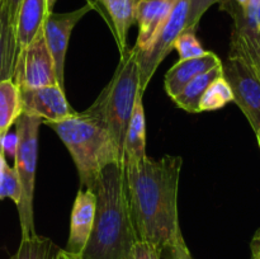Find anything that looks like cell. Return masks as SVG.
Listing matches in <instances>:
<instances>
[{
	"label": "cell",
	"mask_w": 260,
	"mask_h": 259,
	"mask_svg": "<svg viewBox=\"0 0 260 259\" xmlns=\"http://www.w3.org/2000/svg\"><path fill=\"white\" fill-rule=\"evenodd\" d=\"M126 259H161L160 253L149 243L137 240Z\"/></svg>",
	"instance_id": "484cf974"
},
{
	"label": "cell",
	"mask_w": 260,
	"mask_h": 259,
	"mask_svg": "<svg viewBox=\"0 0 260 259\" xmlns=\"http://www.w3.org/2000/svg\"><path fill=\"white\" fill-rule=\"evenodd\" d=\"M94 8L107 18L108 25L116 38L119 53L127 50V35L136 23V9L139 0H88Z\"/></svg>",
	"instance_id": "4fadbf2b"
},
{
	"label": "cell",
	"mask_w": 260,
	"mask_h": 259,
	"mask_svg": "<svg viewBox=\"0 0 260 259\" xmlns=\"http://www.w3.org/2000/svg\"><path fill=\"white\" fill-rule=\"evenodd\" d=\"M222 76L230 85L234 101L245 114L254 131L260 128V81L238 56L229 55L222 63Z\"/></svg>",
	"instance_id": "ba28073f"
},
{
	"label": "cell",
	"mask_w": 260,
	"mask_h": 259,
	"mask_svg": "<svg viewBox=\"0 0 260 259\" xmlns=\"http://www.w3.org/2000/svg\"><path fill=\"white\" fill-rule=\"evenodd\" d=\"M173 50H177L179 60L194 58L207 52L201 45L197 36H196V32H193V30H183L175 40Z\"/></svg>",
	"instance_id": "603a6c76"
},
{
	"label": "cell",
	"mask_w": 260,
	"mask_h": 259,
	"mask_svg": "<svg viewBox=\"0 0 260 259\" xmlns=\"http://www.w3.org/2000/svg\"><path fill=\"white\" fill-rule=\"evenodd\" d=\"M42 119L33 114L22 112L15 121L18 135V147L14 156V170L19 179L20 202L17 206L22 238L36 235L33 216V196H35L36 168L38 157V136Z\"/></svg>",
	"instance_id": "5b68a950"
},
{
	"label": "cell",
	"mask_w": 260,
	"mask_h": 259,
	"mask_svg": "<svg viewBox=\"0 0 260 259\" xmlns=\"http://www.w3.org/2000/svg\"><path fill=\"white\" fill-rule=\"evenodd\" d=\"M0 2H2V0H0Z\"/></svg>",
	"instance_id": "8d00e7d4"
},
{
	"label": "cell",
	"mask_w": 260,
	"mask_h": 259,
	"mask_svg": "<svg viewBox=\"0 0 260 259\" xmlns=\"http://www.w3.org/2000/svg\"><path fill=\"white\" fill-rule=\"evenodd\" d=\"M20 196L22 190H20L17 172L14 168H10L4 160L0 164V201L4 198H10L18 206L20 202Z\"/></svg>",
	"instance_id": "7402d4cb"
},
{
	"label": "cell",
	"mask_w": 260,
	"mask_h": 259,
	"mask_svg": "<svg viewBox=\"0 0 260 259\" xmlns=\"http://www.w3.org/2000/svg\"><path fill=\"white\" fill-rule=\"evenodd\" d=\"M251 259H260V253H251Z\"/></svg>",
	"instance_id": "d6a6232c"
},
{
	"label": "cell",
	"mask_w": 260,
	"mask_h": 259,
	"mask_svg": "<svg viewBox=\"0 0 260 259\" xmlns=\"http://www.w3.org/2000/svg\"><path fill=\"white\" fill-rule=\"evenodd\" d=\"M22 0H3V7H4L5 13H7L8 20L13 29L15 30V24H17L18 10H19Z\"/></svg>",
	"instance_id": "4316f807"
},
{
	"label": "cell",
	"mask_w": 260,
	"mask_h": 259,
	"mask_svg": "<svg viewBox=\"0 0 260 259\" xmlns=\"http://www.w3.org/2000/svg\"><path fill=\"white\" fill-rule=\"evenodd\" d=\"M140 93V68L136 51L127 48L121 53L119 63L111 81L101 91L98 98L85 111L90 118L98 121L116 144L121 159H123V145L127 127L134 112L135 102Z\"/></svg>",
	"instance_id": "277c9868"
},
{
	"label": "cell",
	"mask_w": 260,
	"mask_h": 259,
	"mask_svg": "<svg viewBox=\"0 0 260 259\" xmlns=\"http://www.w3.org/2000/svg\"><path fill=\"white\" fill-rule=\"evenodd\" d=\"M94 193L93 228L80 259H126L139 239L129 215L121 163L109 164L102 170Z\"/></svg>",
	"instance_id": "7a4b0ae2"
},
{
	"label": "cell",
	"mask_w": 260,
	"mask_h": 259,
	"mask_svg": "<svg viewBox=\"0 0 260 259\" xmlns=\"http://www.w3.org/2000/svg\"><path fill=\"white\" fill-rule=\"evenodd\" d=\"M95 215V193L79 189L70 217V233L65 250L80 256L91 233Z\"/></svg>",
	"instance_id": "8fae6325"
},
{
	"label": "cell",
	"mask_w": 260,
	"mask_h": 259,
	"mask_svg": "<svg viewBox=\"0 0 260 259\" xmlns=\"http://www.w3.org/2000/svg\"><path fill=\"white\" fill-rule=\"evenodd\" d=\"M2 147H3V152H4V156L5 154H8L9 156L14 157L15 156V151H17V147H18V135L17 132H7V134L3 136V141H2Z\"/></svg>",
	"instance_id": "83f0119b"
},
{
	"label": "cell",
	"mask_w": 260,
	"mask_h": 259,
	"mask_svg": "<svg viewBox=\"0 0 260 259\" xmlns=\"http://www.w3.org/2000/svg\"><path fill=\"white\" fill-rule=\"evenodd\" d=\"M234 101L230 85L223 76L216 79L203 94L200 102V113L207 111H217Z\"/></svg>",
	"instance_id": "44dd1931"
},
{
	"label": "cell",
	"mask_w": 260,
	"mask_h": 259,
	"mask_svg": "<svg viewBox=\"0 0 260 259\" xmlns=\"http://www.w3.org/2000/svg\"><path fill=\"white\" fill-rule=\"evenodd\" d=\"M175 3L177 0H139L136 9L139 35L134 46L135 50H145L152 42L169 18Z\"/></svg>",
	"instance_id": "7c38bea8"
},
{
	"label": "cell",
	"mask_w": 260,
	"mask_h": 259,
	"mask_svg": "<svg viewBox=\"0 0 260 259\" xmlns=\"http://www.w3.org/2000/svg\"><path fill=\"white\" fill-rule=\"evenodd\" d=\"M94 4L86 2L84 7L68 13H50L46 15L43 22V35L46 43L52 55L55 62L56 75L61 88L65 89V58L68 52V46L70 42V36L75 25L81 20V18L89 12L94 10Z\"/></svg>",
	"instance_id": "9c48e42d"
},
{
	"label": "cell",
	"mask_w": 260,
	"mask_h": 259,
	"mask_svg": "<svg viewBox=\"0 0 260 259\" xmlns=\"http://www.w3.org/2000/svg\"><path fill=\"white\" fill-rule=\"evenodd\" d=\"M5 160V156H4V154H0V164H2L3 161H4Z\"/></svg>",
	"instance_id": "d590c367"
},
{
	"label": "cell",
	"mask_w": 260,
	"mask_h": 259,
	"mask_svg": "<svg viewBox=\"0 0 260 259\" xmlns=\"http://www.w3.org/2000/svg\"><path fill=\"white\" fill-rule=\"evenodd\" d=\"M22 113L20 91L13 79L0 80V132L4 136Z\"/></svg>",
	"instance_id": "d6986e66"
},
{
	"label": "cell",
	"mask_w": 260,
	"mask_h": 259,
	"mask_svg": "<svg viewBox=\"0 0 260 259\" xmlns=\"http://www.w3.org/2000/svg\"><path fill=\"white\" fill-rule=\"evenodd\" d=\"M160 256L162 259H193L182 233L178 234L177 238L162 249Z\"/></svg>",
	"instance_id": "d4e9b609"
},
{
	"label": "cell",
	"mask_w": 260,
	"mask_h": 259,
	"mask_svg": "<svg viewBox=\"0 0 260 259\" xmlns=\"http://www.w3.org/2000/svg\"><path fill=\"white\" fill-rule=\"evenodd\" d=\"M255 135H256V139H258V144H259V146H260V128L255 132Z\"/></svg>",
	"instance_id": "e575fe53"
},
{
	"label": "cell",
	"mask_w": 260,
	"mask_h": 259,
	"mask_svg": "<svg viewBox=\"0 0 260 259\" xmlns=\"http://www.w3.org/2000/svg\"><path fill=\"white\" fill-rule=\"evenodd\" d=\"M221 76H222V65L216 66V68L208 70L207 73L201 74L192 81H189L183 88V90L173 98V101L179 108L184 109L185 112L200 113V102L203 94L207 90L208 86Z\"/></svg>",
	"instance_id": "e0dca14e"
},
{
	"label": "cell",
	"mask_w": 260,
	"mask_h": 259,
	"mask_svg": "<svg viewBox=\"0 0 260 259\" xmlns=\"http://www.w3.org/2000/svg\"><path fill=\"white\" fill-rule=\"evenodd\" d=\"M188 14V0H177L169 18L159 30L152 42L145 50L136 51L140 68V85L141 90H146L155 71L159 68L168 53L173 50L175 40L184 30Z\"/></svg>",
	"instance_id": "52a82bcc"
},
{
	"label": "cell",
	"mask_w": 260,
	"mask_h": 259,
	"mask_svg": "<svg viewBox=\"0 0 260 259\" xmlns=\"http://www.w3.org/2000/svg\"><path fill=\"white\" fill-rule=\"evenodd\" d=\"M223 0H188V14L184 30L197 32L198 24H200L205 13L212 5L221 4Z\"/></svg>",
	"instance_id": "cb8c5ba5"
},
{
	"label": "cell",
	"mask_w": 260,
	"mask_h": 259,
	"mask_svg": "<svg viewBox=\"0 0 260 259\" xmlns=\"http://www.w3.org/2000/svg\"><path fill=\"white\" fill-rule=\"evenodd\" d=\"M70 152L80 180V189L94 192L107 165L121 163V154L107 130L83 112L60 122H46Z\"/></svg>",
	"instance_id": "3957f363"
},
{
	"label": "cell",
	"mask_w": 260,
	"mask_h": 259,
	"mask_svg": "<svg viewBox=\"0 0 260 259\" xmlns=\"http://www.w3.org/2000/svg\"><path fill=\"white\" fill-rule=\"evenodd\" d=\"M251 253H260V229L255 233L253 240L250 243Z\"/></svg>",
	"instance_id": "f1b7e54d"
},
{
	"label": "cell",
	"mask_w": 260,
	"mask_h": 259,
	"mask_svg": "<svg viewBox=\"0 0 260 259\" xmlns=\"http://www.w3.org/2000/svg\"><path fill=\"white\" fill-rule=\"evenodd\" d=\"M17 56L18 48L15 30L8 20L2 0L0 2V80L12 79Z\"/></svg>",
	"instance_id": "ac0fdd59"
},
{
	"label": "cell",
	"mask_w": 260,
	"mask_h": 259,
	"mask_svg": "<svg viewBox=\"0 0 260 259\" xmlns=\"http://www.w3.org/2000/svg\"><path fill=\"white\" fill-rule=\"evenodd\" d=\"M144 93H140L135 102L134 112L127 127L123 145V159L122 165L134 164L144 160L146 155V123H145Z\"/></svg>",
	"instance_id": "9a60e30c"
},
{
	"label": "cell",
	"mask_w": 260,
	"mask_h": 259,
	"mask_svg": "<svg viewBox=\"0 0 260 259\" xmlns=\"http://www.w3.org/2000/svg\"><path fill=\"white\" fill-rule=\"evenodd\" d=\"M182 165V156L175 155L157 160L146 156L123 165L127 202L137 239L159 253L182 233L178 216Z\"/></svg>",
	"instance_id": "6da1fadb"
},
{
	"label": "cell",
	"mask_w": 260,
	"mask_h": 259,
	"mask_svg": "<svg viewBox=\"0 0 260 259\" xmlns=\"http://www.w3.org/2000/svg\"><path fill=\"white\" fill-rule=\"evenodd\" d=\"M248 2L249 0H223V2L220 4V7L223 4H231V5H235V7L240 8L241 10H244L246 8V5H248Z\"/></svg>",
	"instance_id": "4dcf8cb0"
},
{
	"label": "cell",
	"mask_w": 260,
	"mask_h": 259,
	"mask_svg": "<svg viewBox=\"0 0 260 259\" xmlns=\"http://www.w3.org/2000/svg\"><path fill=\"white\" fill-rule=\"evenodd\" d=\"M12 79L19 89H33L58 84L55 62L46 43L43 27L32 42L19 51Z\"/></svg>",
	"instance_id": "8992f818"
},
{
	"label": "cell",
	"mask_w": 260,
	"mask_h": 259,
	"mask_svg": "<svg viewBox=\"0 0 260 259\" xmlns=\"http://www.w3.org/2000/svg\"><path fill=\"white\" fill-rule=\"evenodd\" d=\"M46 15H47L46 0H22L18 10L17 24H15L18 53L25 46L29 45L40 29H42Z\"/></svg>",
	"instance_id": "2e32d148"
},
{
	"label": "cell",
	"mask_w": 260,
	"mask_h": 259,
	"mask_svg": "<svg viewBox=\"0 0 260 259\" xmlns=\"http://www.w3.org/2000/svg\"><path fill=\"white\" fill-rule=\"evenodd\" d=\"M55 259H80V256L70 254L69 251H66L65 249H58L57 253H56Z\"/></svg>",
	"instance_id": "f546056e"
},
{
	"label": "cell",
	"mask_w": 260,
	"mask_h": 259,
	"mask_svg": "<svg viewBox=\"0 0 260 259\" xmlns=\"http://www.w3.org/2000/svg\"><path fill=\"white\" fill-rule=\"evenodd\" d=\"M58 249L51 239L36 234L29 238H22L10 259H55Z\"/></svg>",
	"instance_id": "ffe728a7"
},
{
	"label": "cell",
	"mask_w": 260,
	"mask_h": 259,
	"mask_svg": "<svg viewBox=\"0 0 260 259\" xmlns=\"http://www.w3.org/2000/svg\"><path fill=\"white\" fill-rule=\"evenodd\" d=\"M22 112L33 114L46 122H60L78 112L69 104L65 89L58 84L33 89H19Z\"/></svg>",
	"instance_id": "30bf717a"
},
{
	"label": "cell",
	"mask_w": 260,
	"mask_h": 259,
	"mask_svg": "<svg viewBox=\"0 0 260 259\" xmlns=\"http://www.w3.org/2000/svg\"><path fill=\"white\" fill-rule=\"evenodd\" d=\"M57 0H46V4H47V14L53 12V8H55V4Z\"/></svg>",
	"instance_id": "1f68e13d"
},
{
	"label": "cell",
	"mask_w": 260,
	"mask_h": 259,
	"mask_svg": "<svg viewBox=\"0 0 260 259\" xmlns=\"http://www.w3.org/2000/svg\"><path fill=\"white\" fill-rule=\"evenodd\" d=\"M2 141H3V134L0 132V154H4V152H3V147H2Z\"/></svg>",
	"instance_id": "836d02e7"
},
{
	"label": "cell",
	"mask_w": 260,
	"mask_h": 259,
	"mask_svg": "<svg viewBox=\"0 0 260 259\" xmlns=\"http://www.w3.org/2000/svg\"><path fill=\"white\" fill-rule=\"evenodd\" d=\"M222 65V61L216 53L207 51L205 55L188 60H179L165 74V91L170 98L177 96L185 85L203 73H207L216 66Z\"/></svg>",
	"instance_id": "5bb4252c"
}]
</instances>
